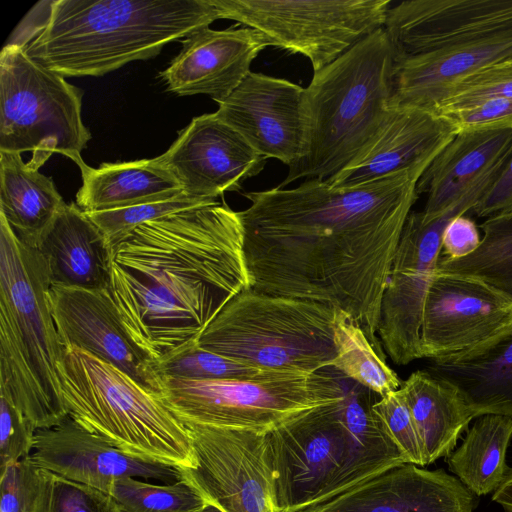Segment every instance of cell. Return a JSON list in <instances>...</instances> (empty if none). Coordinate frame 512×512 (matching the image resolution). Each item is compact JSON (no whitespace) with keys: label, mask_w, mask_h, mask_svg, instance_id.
Listing matches in <instances>:
<instances>
[{"label":"cell","mask_w":512,"mask_h":512,"mask_svg":"<svg viewBox=\"0 0 512 512\" xmlns=\"http://www.w3.org/2000/svg\"><path fill=\"white\" fill-rule=\"evenodd\" d=\"M431 161L354 187L308 179L244 193L250 205L238 215L249 287L342 310L385 355L376 336L382 298Z\"/></svg>","instance_id":"1"},{"label":"cell","mask_w":512,"mask_h":512,"mask_svg":"<svg viewBox=\"0 0 512 512\" xmlns=\"http://www.w3.org/2000/svg\"><path fill=\"white\" fill-rule=\"evenodd\" d=\"M246 288L242 223L224 201L147 221L111 245L110 294L154 362L198 341Z\"/></svg>","instance_id":"2"},{"label":"cell","mask_w":512,"mask_h":512,"mask_svg":"<svg viewBox=\"0 0 512 512\" xmlns=\"http://www.w3.org/2000/svg\"><path fill=\"white\" fill-rule=\"evenodd\" d=\"M343 378L341 401L266 432L277 512L309 510L406 463L372 412L374 392Z\"/></svg>","instance_id":"3"},{"label":"cell","mask_w":512,"mask_h":512,"mask_svg":"<svg viewBox=\"0 0 512 512\" xmlns=\"http://www.w3.org/2000/svg\"><path fill=\"white\" fill-rule=\"evenodd\" d=\"M383 28L394 60L391 108L432 112L452 83L512 62V0H405Z\"/></svg>","instance_id":"4"},{"label":"cell","mask_w":512,"mask_h":512,"mask_svg":"<svg viewBox=\"0 0 512 512\" xmlns=\"http://www.w3.org/2000/svg\"><path fill=\"white\" fill-rule=\"evenodd\" d=\"M218 19L219 0H52L44 28L24 49L63 77H98Z\"/></svg>","instance_id":"5"},{"label":"cell","mask_w":512,"mask_h":512,"mask_svg":"<svg viewBox=\"0 0 512 512\" xmlns=\"http://www.w3.org/2000/svg\"><path fill=\"white\" fill-rule=\"evenodd\" d=\"M50 288L44 258L0 213V395L37 430L68 416L59 380L65 347L52 315Z\"/></svg>","instance_id":"6"},{"label":"cell","mask_w":512,"mask_h":512,"mask_svg":"<svg viewBox=\"0 0 512 512\" xmlns=\"http://www.w3.org/2000/svg\"><path fill=\"white\" fill-rule=\"evenodd\" d=\"M393 66L382 27L314 73L306 88L309 150L288 167L279 188L304 178L326 181L354 159L389 110Z\"/></svg>","instance_id":"7"},{"label":"cell","mask_w":512,"mask_h":512,"mask_svg":"<svg viewBox=\"0 0 512 512\" xmlns=\"http://www.w3.org/2000/svg\"><path fill=\"white\" fill-rule=\"evenodd\" d=\"M68 416L115 447L176 468L192 464L185 425L149 391L115 366L65 348L59 366Z\"/></svg>","instance_id":"8"},{"label":"cell","mask_w":512,"mask_h":512,"mask_svg":"<svg viewBox=\"0 0 512 512\" xmlns=\"http://www.w3.org/2000/svg\"><path fill=\"white\" fill-rule=\"evenodd\" d=\"M335 314L328 304L246 288L224 305L198 344L259 368L316 373L336 357Z\"/></svg>","instance_id":"9"},{"label":"cell","mask_w":512,"mask_h":512,"mask_svg":"<svg viewBox=\"0 0 512 512\" xmlns=\"http://www.w3.org/2000/svg\"><path fill=\"white\" fill-rule=\"evenodd\" d=\"M83 91L36 62L16 44L0 55V152H32L40 168L53 154L81 169V152L91 139L82 120Z\"/></svg>","instance_id":"10"},{"label":"cell","mask_w":512,"mask_h":512,"mask_svg":"<svg viewBox=\"0 0 512 512\" xmlns=\"http://www.w3.org/2000/svg\"><path fill=\"white\" fill-rule=\"evenodd\" d=\"M182 423L270 430L313 408L344 398V385L330 372L283 373L247 380L162 377L158 394Z\"/></svg>","instance_id":"11"},{"label":"cell","mask_w":512,"mask_h":512,"mask_svg":"<svg viewBox=\"0 0 512 512\" xmlns=\"http://www.w3.org/2000/svg\"><path fill=\"white\" fill-rule=\"evenodd\" d=\"M390 0H219L223 19L265 35L270 46L328 66L385 24Z\"/></svg>","instance_id":"12"},{"label":"cell","mask_w":512,"mask_h":512,"mask_svg":"<svg viewBox=\"0 0 512 512\" xmlns=\"http://www.w3.org/2000/svg\"><path fill=\"white\" fill-rule=\"evenodd\" d=\"M498 174V170H492L484 175L444 214L430 222L423 221L421 212H410L384 290L377 332L394 363L407 365L423 358V305L442 254L444 229L453 218L473 210Z\"/></svg>","instance_id":"13"},{"label":"cell","mask_w":512,"mask_h":512,"mask_svg":"<svg viewBox=\"0 0 512 512\" xmlns=\"http://www.w3.org/2000/svg\"><path fill=\"white\" fill-rule=\"evenodd\" d=\"M183 424L193 460L178 469L208 503L223 512H277L267 430Z\"/></svg>","instance_id":"14"},{"label":"cell","mask_w":512,"mask_h":512,"mask_svg":"<svg viewBox=\"0 0 512 512\" xmlns=\"http://www.w3.org/2000/svg\"><path fill=\"white\" fill-rule=\"evenodd\" d=\"M512 326V301L485 282L436 270L421 320L422 356L432 360L474 350Z\"/></svg>","instance_id":"15"},{"label":"cell","mask_w":512,"mask_h":512,"mask_svg":"<svg viewBox=\"0 0 512 512\" xmlns=\"http://www.w3.org/2000/svg\"><path fill=\"white\" fill-rule=\"evenodd\" d=\"M217 104V117L266 158L289 167L307 155L311 121L306 88L250 72Z\"/></svg>","instance_id":"16"},{"label":"cell","mask_w":512,"mask_h":512,"mask_svg":"<svg viewBox=\"0 0 512 512\" xmlns=\"http://www.w3.org/2000/svg\"><path fill=\"white\" fill-rule=\"evenodd\" d=\"M158 159L187 196L207 201L240 191L267 162L215 112L194 117Z\"/></svg>","instance_id":"17"},{"label":"cell","mask_w":512,"mask_h":512,"mask_svg":"<svg viewBox=\"0 0 512 512\" xmlns=\"http://www.w3.org/2000/svg\"><path fill=\"white\" fill-rule=\"evenodd\" d=\"M49 301L65 348L86 351L159 394L162 377L155 362L126 331L109 289L51 286Z\"/></svg>","instance_id":"18"},{"label":"cell","mask_w":512,"mask_h":512,"mask_svg":"<svg viewBox=\"0 0 512 512\" xmlns=\"http://www.w3.org/2000/svg\"><path fill=\"white\" fill-rule=\"evenodd\" d=\"M30 458L42 469L108 494L115 482L125 478L165 483L182 479L178 468L119 449L70 416L36 431Z\"/></svg>","instance_id":"19"},{"label":"cell","mask_w":512,"mask_h":512,"mask_svg":"<svg viewBox=\"0 0 512 512\" xmlns=\"http://www.w3.org/2000/svg\"><path fill=\"white\" fill-rule=\"evenodd\" d=\"M182 49L160 73L179 96L205 94L216 103L227 98L251 72L260 51L270 46L260 31L236 25L201 29L181 40Z\"/></svg>","instance_id":"20"},{"label":"cell","mask_w":512,"mask_h":512,"mask_svg":"<svg viewBox=\"0 0 512 512\" xmlns=\"http://www.w3.org/2000/svg\"><path fill=\"white\" fill-rule=\"evenodd\" d=\"M456 134L455 128L434 112L389 107L369 142L325 182L337 188L354 187L414 167L433 160Z\"/></svg>","instance_id":"21"},{"label":"cell","mask_w":512,"mask_h":512,"mask_svg":"<svg viewBox=\"0 0 512 512\" xmlns=\"http://www.w3.org/2000/svg\"><path fill=\"white\" fill-rule=\"evenodd\" d=\"M472 492L444 470L403 463L303 512H473Z\"/></svg>","instance_id":"22"},{"label":"cell","mask_w":512,"mask_h":512,"mask_svg":"<svg viewBox=\"0 0 512 512\" xmlns=\"http://www.w3.org/2000/svg\"><path fill=\"white\" fill-rule=\"evenodd\" d=\"M511 155L512 130L458 132L417 182V193L426 195L423 221L444 214L472 185L505 164Z\"/></svg>","instance_id":"23"},{"label":"cell","mask_w":512,"mask_h":512,"mask_svg":"<svg viewBox=\"0 0 512 512\" xmlns=\"http://www.w3.org/2000/svg\"><path fill=\"white\" fill-rule=\"evenodd\" d=\"M51 286L109 289L111 246L85 211L65 204L40 238Z\"/></svg>","instance_id":"24"},{"label":"cell","mask_w":512,"mask_h":512,"mask_svg":"<svg viewBox=\"0 0 512 512\" xmlns=\"http://www.w3.org/2000/svg\"><path fill=\"white\" fill-rule=\"evenodd\" d=\"M431 364L430 372L457 388L474 418L512 417V326L474 350Z\"/></svg>","instance_id":"25"},{"label":"cell","mask_w":512,"mask_h":512,"mask_svg":"<svg viewBox=\"0 0 512 512\" xmlns=\"http://www.w3.org/2000/svg\"><path fill=\"white\" fill-rule=\"evenodd\" d=\"M80 171L82 186L75 203L85 212L113 210L184 193L158 157L103 163L97 168L86 164Z\"/></svg>","instance_id":"26"},{"label":"cell","mask_w":512,"mask_h":512,"mask_svg":"<svg viewBox=\"0 0 512 512\" xmlns=\"http://www.w3.org/2000/svg\"><path fill=\"white\" fill-rule=\"evenodd\" d=\"M400 391L421 439L425 465L449 454L474 418L457 388L431 372L418 370L401 384Z\"/></svg>","instance_id":"27"},{"label":"cell","mask_w":512,"mask_h":512,"mask_svg":"<svg viewBox=\"0 0 512 512\" xmlns=\"http://www.w3.org/2000/svg\"><path fill=\"white\" fill-rule=\"evenodd\" d=\"M65 204L50 177L21 154L0 152V213L24 244L36 248Z\"/></svg>","instance_id":"28"},{"label":"cell","mask_w":512,"mask_h":512,"mask_svg":"<svg viewBox=\"0 0 512 512\" xmlns=\"http://www.w3.org/2000/svg\"><path fill=\"white\" fill-rule=\"evenodd\" d=\"M511 437L512 417H477L462 444L449 457L451 471L478 496L495 491L510 470L505 458Z\"/></svg>","instance_id":"29"},{"label":"cell","mask_w":512,"mask_h":512,"mask_svg":"<svg viewBox=\"0 0 512 512\" xmlns=\"http://www.w3.org/2000/svg\"><path fill=\"white\" fill-rule=\"evenodd\" d=\"M336 357L332 368L379 396L401 387L397 374L370 343L361 327L344 311L336 309L334 321Z\"/></svg>","instance_id":"30"},{"label":"cell","mask_w":512,"mask_h":512,"mask_svg":"<svg viewBox=\"0 0 512 512\" xmlns=\"http://www.w3.org/2000/svg\"><path fill=\"white\" fill-rule=\"evenodd\" d=\"M480 228L474 253L460 259L441 254L437 270L479 279L512 301V216L487 218Z\"/></svg>","instance_id":"31"},{"label":"cell","mask_w":512,"mask_h":512,"mask_svg":"<svg viewBox=\"0 0 512 512\" xmlns=\"http://www.w3.org/2000/svg\"><path fill=\"white\" fill-rule=\"evenodd\" d=\"M161 377L190 380H247L283 373L255 367L202 348L192 342L155 362Z\"/></svg>","instance_id":"32"},{"label":"cell","mask_w":512,"mask_h":512,"mask_svg":"<svg viewBox=\"0 0 512 512\" xmlns=\"http://www.w3.org/2000/svg\"><path fill=\"white\" fill-rule=\"evenodd\" d=\"M110 495L122 512H198L208 503L183 478L164 485L125 478L114 483Z\"/></svg>","instance_id":"33"},{"label":"cell","mask_w":512,"mask_h":512,"mask_svg":"<svg viewBox=\"0 0 512 512\" xmlns=\"http://www.w3.org/2000/svg\"><path fill=\"white\" fill-rule=\"evenodd\" d=\"M32 512L122 511L110 494L38 467Z\"/></svg>","instance_id":"34"},{"label":"cell","mask_w":512,"mask_h":512,"mask_svg":"<svg viewBox=\"0 0 512 512\" xmlns=\"http://www.w3.org/2000/svg\"><path fill=\"white\" fill-rule=\"evenodd\" d=\"M501 98H512V62L491 64L452 83L432 112L442 115Z\"/></svg>","instance_id":"35"},{"label":"cell","mask_w":512,"mask_h":512,"mask_svg":"<svg viewBox=\"0 0 512 512\" xmlns=\"http://www.w3.org/2000/svg\"><path fill=\"white\" fill-rule=\"evenodd\" d=\"M214 202L216 201L192 198L183 193L175 197L148 201L128 207L86 213L100 228L111 246L124 234L142 223L184 209Z\"/></svg>","instance_id":"36"},{"label":"cell","mask_w":512,"mask_h":512,"mask_svg":"<svg viewBox=\"0 0 512 512\" xmlns=\"http://www.w3.org/2000/svg\"><path fill=\"white\" fill-rule=\"evenodd\" d=\"M372 412L406 463L425 466L423 445L400 388L379 396Z\"/></svg>","instance_id":"37"},{"label":"cell","mask_w":512,"mask_h":512,"mask_svg":"<svg viewBox=\"0 0 512 512\" xmlns=\"http://www.w3.org/2000/svg\"><path fill=\"white\" fill-rule=\"evenodd\" d=\"M36 431L31 420L0 395V468L31 455Z\"/></svg>","instance_id":"38"},{"label":"cell","mask_w":512,"mask_h":512,"mask_svg":"<svg viewBox=\"0 0 512 512\" xmlns=\"http://www.w3.org/2000/svg\"><path fill=\"white\" fill-rule=\"evenodd\" d=\"M37 470L30 456L0 468V512H32Z\"/></svg>","instance_id":"39"},{"label":"cell","mask_w":512,"mask_h":512,"mask_svg":"<svg viewBox=\"0 0 512 512\" xmlns=\"http://www.w3.org/2000/svg\"><path fill=\"white\" fill-rule=\"evenodd\" d=\"M458 132L512 130V98L489 100L475 106L439 115Z\"/></svg>","instance_id":"40"},{"label":"cell","mask_w":512,"mask_h":512,"mask_svg":"<svg viewBox=\"0 0 512 512\" xmlns=\"http://www.w3.org/2000/svg\"><path fill=\"white\" fill-rule=\"evenodd\" d=\"M472 212L486 219L512 216V155Z\"/></svg>","instance_id":"41"},{"label":"cell","mask_w":512,"mask_h":512,"mask_svg":"<svg viewBox=\"0 0 512 512\" xmlns=\"http://www.w3.org/2000/svg\"><path fill=\"white\" fill-rule=\"evenodd\" d=\"M482 237L470 218L460 215L447 224L442 235V254L450 259H460L474 253Z\"/></svg>","instance_id":"42"},{"label":"cell","mask_w":512,"mask_h":512,"mask_svg":"<svg viewBox=\"0 0 512 512\" xmlns=\"http://www.w3.org/2000/svg\"><path fill=\"white\" fill-rule=\"evenodd\" d=\"M492 500L501 505L506 512H512V469L509 470L504 481L494 491Z\"/></svg>","instance_id":"43"},{"label":"cell","mask_w":512,"mask_h":512,"mask_svg":"<svg viewBox=\"0 0 512 512\" xmlns=\"http://www.w3.org/2000/svg\"><path fill=\"white\" fill-rule=\"evenodd\" d=\"M198 512H223L218 507L211 503L204 505Z\"/></svg>","instance_id":"44"}]
</instances>
